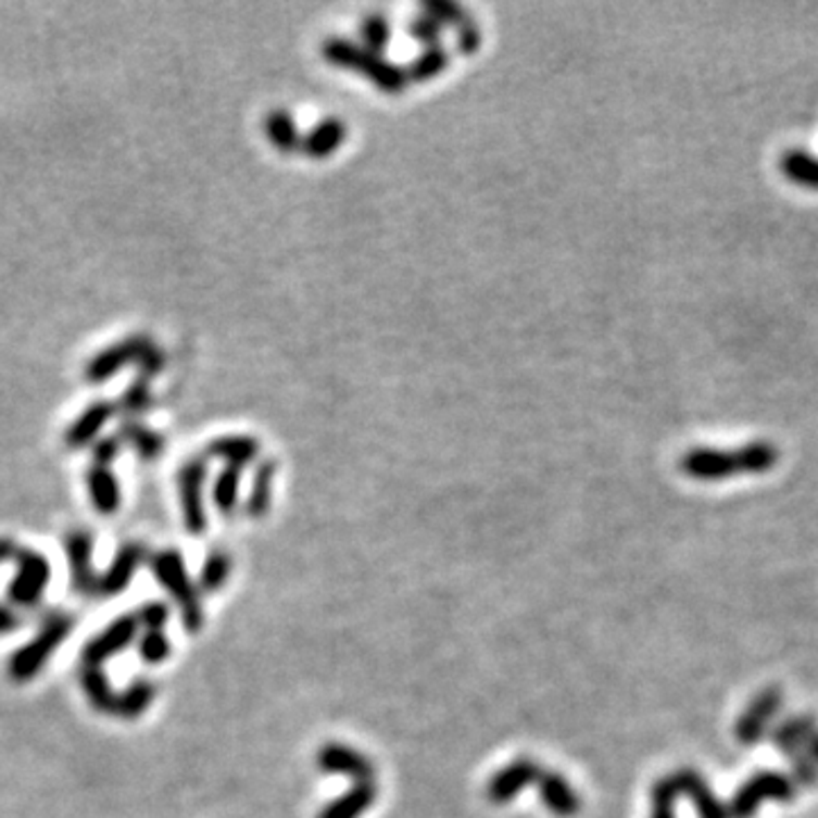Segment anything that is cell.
Wrapping results in <instances>:
<instances>
[{
	"label": "cell",
	"mask_w": 818,
	"mask_h": 818,
	"mask_svg": "<svg viewBox=\"0 0 818 818\" xmlns=\"http://www.w3.org/2000/svg\"><path fill=\"white\" fill-rule=\"evenodd\" d=\"M320 53H324V58L335 66L360 71L362 76H366L370 83H376L387 93H401L410 83L407 68L385 60L382 55L366 51L364 46L355 43L353 39L330 37L320 46Z\"/></svg>",
	"instance_id": "cell-1"
},
{
	"label": "cell",
	"mask_w": 818,
	"mask_h": 818,
	"mask_svg": "<svg viewBox=\"0 0 818 818\" xmlns=\"http://www.w3.org/2000/svg\"><path fill=\"white\" fill-rule=\"evenodd\" d=\"M151 571L160 587H164L171 599L176 601L183 614V626L187 632H201L205 626V612L201 596H198V589L193 587L189 571L185 566V557L178 551H160L151 559Z\"/></svg>",
	"instance_id": "cell-2"
},
{
	"label": "cell",
	"mask_w": 818,
	"mask_h": 818,
	"mask_svg": "<svg viewBox=\"0 0 818 818\" xmlns=\"http://www.w3.org/2000/svg\"><path fill=\"white\" fill-rule=\"evenodd\" d=\"M73 630V618L68 614H51L46 616V621L39 630V634L28 641L26 646L14 651V655L8 662V674L14 682H30L39 676L46 662L51 659L53 651L62 646V641Z\"/></svg>",
	"instance_id": "cell-3"
},
{
	"label": "cell",
	"mask_w": 818,
	"mask_h": 818,
	"mask_svg": "<svg viewBox=\"0 0 818 818\" xmlns=\"http://www.w3.org/2000/svg\"><path fill=\"white\" fill-rule=\"evenodd\" d=\"M798 786L786 773L778 771H759L751 780L743 782L734 798L728 805L730 818H753L762 803L776 801V803H791L798 796Z\"/></svg>",
	"instance_id": "cell-4"
},
{
	"label": "cell",
	"mask_w": 818,
	"mask_h": 818,
	"mask_svg": "<svg viewBox=\"0 0 818 818\" xmlns=\"http://www.w3.org/2000/svg\"><path fill=\"white\" fill-rule=\"evenodd\" d=\"M207 462L201 457H193L185 462L178 470V491H180V507L183 520L189 534L201 537L207 530V509H205V482H207Z\"/></svg>",
	"instance_id": "cell-5"
},
{
	"label": "cell",
	"mask_w": 818,
	"mask_h": 818,
	"mask_svg": "<svg viewBox=\"0 0 818 818\" xmlns=\"http://www.w3.org/2000/svg\"><path fill=\"white\" fill-rule=\"evenodd\" d=\"M14 564L16 576L8 589V599L16 607L30 609L41 601L48 582H51V564L41 553L23 549V545L14 557Z\"/></svg>",
	"instance_id": "cell-6"
},
{
	"label": "cell",
	"mask_w": 818,
	"mask_h": 818,
	"mask_svg": "<svg viewBox=\"0 0 818 818\" xmlns=\"http://www.w3.org/2000/svg\"><path fill=\"white\" fill-rule=\"evenodd\" d=\"M153 343L151 337H143V335H135V337H128L123 339L118 343H112L108 345V349H103L101 353H96L87 366H85V380L89 385H103L108 382L110 378H114L116 374H121L123 368L130 366V364H137L141 360V355L148 351V345Z\"/></svg>",
	"instance_id": "cell-7"
},
{
	"label": "cell",
	"mask_w": 818,
	"mask_h": 818,
	"mask_svg": "<svg viewBox=\"0 0 818 818\" xmlns=\"http://www.w3.org/2000/svg\"><path fill=\"white\" fill-rule=\"evenodd\" d=\"M680 468L689 478L701 480V482H718V480H728L743 474L739 449L723 451V449H707V445L687 451L680 460Z\"/></svg>",
	"instance_id": "cell-8"
},
{
	"label": "cell",
	"mask_w": 818,
	"mask_h": 818,
	"mask_svg": "<svg viewBox=\"0 0 818 818\" xmlns=\"http://www.w3.org/2000/svg\"><path fill=\"white\" fill-rule=\"evenodd\" d=\"M782 705L784 693L778 687L762 689L751 701L746 712L739 716V721L734 726L737 741L743 743V746H755V743H759L768 734V728H771V721L780 714Z\"/></svg>",
	"instance_id": "cell-9"
},
{
	"label": "cell",
	"mask_w": 818,
	"mask_h": 818,
	"mask_svg": "<svg viewBox=\"0 0 818 818\" xmlns=\"http://www.w3.org/2000/svg\"><path fill=\"white\" fill-rule=\"evenodd\" d=\"M139 624L135 614H123L114 624H110L101 634L87 641L83 649V662L85 666H101L121 651H126L130 643L137 639Z\"/></svg>",
	"instance_id": "cell-10"
},
{
	"label": "cell",
	"mask_w": 818,
	"mask_h": 818,
	"mask_svg": "<svg viewBox=\"0 0 818 818\" xmlns=\"http://www.w3.org/2000/svg\"><path fill=\"white\" fill-rule=\"evenodd\" d=\"M68 574H71V587L73 591L83 593V596H91L96 593L98 578L93 576V537L87 530H73L66 534L64 541Z\"/></svg>",
	"instance_id": "cell-11"
},
{
	"label": "cell",
	"mask_w": 818,
	"mask_h": 818,
	"mask_svg": "<svg viewBox=\"0 0 818 818\" xmlns=\"http://www.w3.org/2000/svg\"><path fill=\"white\" fill-rule=\"evenodd\" d=\"M316 764L324 773L345 776L357 784H370L376 778L374 762L349 746H341V743H328V746L320 748Z\"/></svg>",
	"instance_id": "cell-12"
},
{
	"label": "cell",
	"mask_w": 818,
	"mask_h": 818,
	"mask_svg": "<svg viewBox=\"0 0 818 818\" xmlns=\"http://www.w3.org/2000/svg\"><path fill=\"white\" fill-rule=\"evenodd\" d=\"M543 771L534 759H514L505 768H501L495 773L489 784H487V798L493 805H507L512 803L520 791H524L528 784H534Z\"/></svg>",
	"instance_id": "cell-13"
},
{
	"label": "cell",
	"mask_w": 818,
	"mask_h": 818,
	"mask_svg": "<svg viewBox=\"0 0 818 818\" xmlns=\"http://www.w3.org/2000/svg\"><path fill=\"white\" fill-rule=\"evenodd\" d=\"M143 559H146V549L141 543L133 541L123 545V549L116 553V557L112 559L108 571L103 574V578H98V584H96L98 596H118V593L126 591L135 574L139 571V566L143 564Z\"/></svg>",
	"instance_id": "cell-14"
},
{
	"label": "cell",
	"mask_w": 818,
	"mask_h": 818,
	"mask_svg": "<svg viewBox=\"0 0 818 818\" xmlns=\"http://www.w3.org/2000/svg\"><path fill=\"white\" fill-rule=\"evenodd\" d=\"M678 793L691 798L693 807L699 811V818H730L728 805L718 801L707 780L696 771V768H680L671 776Z\"/></svg>",
	"instance_id": "cell-15"
},
{
	"label": "cell",
	"mask_w": 818,
	"mask_h": 818,
	"mask_svg": "<svg viewBox=\"0 0 818 818\" xmlns=\"http://www.w3.org/2000/svg\"><path fill=\"white\" fill-rule=\"evenodd\" d=\"M116 405L110 401H96L91 403L73 424L68 426L64 435V443L73 451H80L85 445H91L101 430L110 424V418L114 416Z\"/></svg>",
	"instance_id": "cell-16"
},
{
	"label": "cell",
	"mask_w": 818,
	"mask_h": 818,
	"mask_svg": "<svg viewBox=\"0 0 818 818\" xmlns=\"http://www.w3.org/2000/svg\"><path fill=\"white\" fill-rule=\"evenodd\" d=\"M345 137H349V128H345V123L341 118L337 116L320 118L307 135H303L301 151L307 158L324 160L339 151V146L343 143Z\"/></svg>",
	"instance_id": "cell-17"
},
{
	"label": "cell",
	"mask_w": 818,
	"mask_h": 818,
	"mask_svg": "<svg viewBox=\"0 0 818 818\" xmlns=\"http://www.w3.org/2000/svg\"><path fill=\"white\" fill-rule=\"evenodd\" d=\"M262 445L251 435H226L207 443V457L226 462V466L243 468L260 457Z\"/></svg>",
	"instance_id": "cell-18"
},
{
	"label": "cell",
	"mask_w": 818,
	"mask_h": 818,
	"mask_svg": "<svg viewBox=\"0 0 818 818\" xmlns=\"http://www.w3.org/2000/svg\"><path fill=\"white\" fill-rule=\"evenodd\" d=\"M818 728L814 721V716L809 714H796L784 718L782 723H778L771 732H768V739L773 741V746L778 753H782L786 759H793L796 755L805 753L803 746L807 737Z\"/></svg>",
	"instance_id": "cell-19"
},
{
	"label": "cell",
	"mask_w": 818,
	"mask_h": 818,
	"mask_svg": "<svg viewBox=\"0 0 818 818\" xmlns=\"http://www.w3.org/2000/svg\"><path fill=\"white\" fill-rule=\"evenodd\" d=\"M539 784V793H541V801L543 805L549 807L555 816L559 818H571L580 811V798L576 789L566 782V778H562L559 773H553V771H545L539 776L537 780Z\"/></svg>",
	"instance_id": "cell-20"
},
{
	"label": "cell",
	"mask_w": 818,
	"mask_h": 818,
	"mask_svg": "<svg viewBox=\"0 0 818 818\" xmlns=\"http://www.w3.org/2000/svg\"><path fill=\"white\" fill-rule=\"evenodd\" d=\"M87 489L89 501L93 503L96 512L103 516H112L121 507V484L112 468L105 466H91L87 474Z\"/></svg>",
	"instance_id": "cell-21"
},
{
	"label": "cell",
	"mask_w": 818,
	"mask_h": 818,
	"mask_svg": "<svg viewBox=\"0 0 818 818\" xmlns=\"http://www.w3.org/2000/svg\"><path fill=\"white\" fill-rule=\"evenodd\" d=\"M116 435H118V439H121L123 443H128L130 449H133L141 460H146V462L158 460V457L162 455V451L166 449V439H164L160 432H155L153 428L143 426L141 420H137V418H126V420H121V426H118V432H116Z\"/></svg>",
	"instance_id": "cell-22"
},
{
	"label": "cell",
	"mask_w": 818,
	"mask_h": 818,
	"mask_svg": "<svg viewBox=\"0 0 818 818\" xmlns=\"http://www.w3.org/2000/svg\"><path fill=\"white\" fill-rule=\"evenodd\" d=\"M782 176L796 187L818 191V158L803 151V148H789L780 155Z\"/></svg>",
	"instance_id": "cell-23"
},
{
	"label": "cell",
	"mask_w": 818,
	"mask_h": 818,
	"mask_svg": "<svg viewBox=\"0 0 818 818\" xmlns=\"http://www.w3.org/2000/svg\"><path fill=\"white\" fill-rule=\"evenodd\" d=\"M376 803V786L370 784H355L351 791L341 793L337 801L320 809L318 818H360Z\"/></svg>",
	"instance_id": "cell-24"
},
{
	"label": "cell",
	"mask_w": 818,
	"mask_h": 818,
	"mask_svg": "<svg viewBox=\"0 0 818 818\" xmlns=\"http://www.w3.org/2000/svg\"><path fill=\"white\" fill-rule=\"evenodd\" d=\"M278 474V462L264 460L257 464L255 476H253V487L251 495L246 501V514L251 518H264L270 509L273 501V480H276Z\"/></svg>",
	"instance_id": "cell-25"
},
{
	"label": "cell",
	"mask_w": 818,
	"mask_h": 818,
	"mask_svg": "<svg viewBox=\"0 0 818 818\" xmlns=\"http://www.w3.org/2000/svg\"><path fill=\"white\" fill-rule=\"evenodd\" d=\"M264 135L280 153L301 151L303 135L299 126H295V118L287 110H273L264 118Z\"/></svg>",
	"instance_id": "cell-26"
},
{
	"label": "cell",
	"mask_w": 818,
	"mask_h": 818,
	"mask_svg": "<svg viewBox=\"0 0 818 818\" xmlns=\"http://www.w3.org/2000/svg\"><path fill=\"white\" fill-rule=\"evenodd\" d=\"M80 684H83L87 701L91 703L96 712H103V714L116 712V693L101 666H85L80 674Z\"/></svg>",
	"instance_id": "cell-27"
},
{
	"label": "cell",
	"mask_w": 818,
	"mask_h": 818,
	"mask_svg": "<svg viewBox=\"0 0 818 818\" xmlns=\"http://www.w3.org/2000/svg\"><path fill=\"white\" fill-rule=\"evenodd\" d=\"M155 701V684L151 680H135L128 689L116 693V716L135 721Z\"/></svg>",
	"instance_id": "cell-28"
},
{
	"label": "cell",
	"mask_w": 818,
	"mask_h": 818,
	"mask_svg": "<svg viewBox=\"0 0 818 818\" xmlns=\"http://www.w3.org/2000/svg\"><path fill=\"white\" fill-rule=\"evenodd\" d=\"M741 453V464H743V474L746 476H762L768 474V470L776 468L780 462V451L773 441H751L739 445Z\"/></svg>",
	"instance_id": "cell-29"
},
{
	"label": "cell",
	"mask_w": 818,
	"mask_h": 818,
	"mask_svg": "<svg viewBox=\"0 0 818 818\" xmlns=\"http://www.w3.org/2000/svg\"><path fill=\"white\" fill-rule=\"evenodd\" d=\"M239 487H241V468L226 466L216 476L212 484V503L221 514H232L239 503Z\"/></svg>",
	"instance_id": "cell-30"
},
{
	"label": "cell",
	"mask_w": 818,
	"mask_h": 818,
	"mask_svg": "<svg viewBox=\"0 0 818 818\" xmlns=\"http://www.w3.org/2000/svg\"><path fill=\"white\" fill-rule=\"evenodd\" d=\"M449 62H451L449 48L441 46V43L426 46V51L420 53V55L407 66V76H410V80H418V83L432 80V78L439 76V73H441L445 66H449Z\"/></svg>",
	"instance_id": "cell-31"
},
{
	"label": "cell",
	"mask_w": 818,
	"mask_h": 818,
	"mask_svg": "<svg viewBox=\"0 0 818 818\" xmlns=\"http://www.w3.org/2000/svg\"><path fill=\"white\" fill-rule=\"evenodd\" d=\"M230 571H232V559L228 553H223V551L210 553L201 571V591L205 593L221 591L223 587H226Z\"/></svg>",
	"instance_id": "cell-32"
},
{
	"label": "cell",
	"mask_w": 818,
	"mask_h": 818,
	"mask_svg": "<svg viewBox=\"0 0 818 818\" xmlns=\"http://www.w3.org/2000/svg\"><path fill=\"white\" fill-rule=\"evenodd\" d=\"M153 405V391H151V380L137 378L126 391L121 393L118 399V410L128 416H139L146 410H151Z\"/></svg>",
	"instance_id": "cell-33"
},
{
	"label": "cell",
	"mask_w": 818,
	"mask_h": 818,
	"mask_svg": "<svg viewBox=\"0 0 818 818\" xmlns=\"http://www.w3.org/2000/svg\"><path fill=\"white\" fill-rule=\"evenodd\" d=\"M360 33H362L366 51L376 53V55H380L391 41V26H389V21L380 14H368L362 21Z\"/></svg>",
	"instance_id": "cell-34"
},
{
	"label": "cell",
	"mask_w": 818,
	"mask_h": 818,
	"mask_svg": "<svg viewBox=\"0 0 818 818\" xmlns=\"http://www.w3.org/2000/svg\"><path fill=\"white\" fill-rule=\"evenodd\" d=\"M678 796H680V793H678L671 776H666L659 782H655V786L651 791V805H653L651 818H676Z\"/></svg>",
	"instance_id": "cell-35"
},
{
	"label": "cell",
	"mask_w": 818,
	"mask_h": 818,
	"mask_svg": "<svg viewBox=\"0 0 818 818\" xmlns=\"http://www.w3.org/2000/svg\"><path fill=\"white\" fill-rule=\"evenodd\" d=\"M424 14H428L430 18H435L439 26H462V23H466L470 16L466 14V10L457 3H451V0H428V3H424Z\"/></svg>",
	"instance_id": "cell-36"
},
{
	"label": "cell",
	"mask_w": 818,
	"mask_h": 818,
	"mask_svg": "<svg viewBox=\"0 0 818 818\" xmlns=\"http://www.w3.org/2000/svg\"><path fill=\"white\" fill-rule=\"evenodd\" d=\"M137 649H139L141 662L162 664L171 655V641L164 632H146L143 637H139Z\"/></svg>",
	"instance_id": "cell-37"
},
{
	"label": "cell",
	"mask_w": 818,
	"mask_h": 818,
	"mask_svg": "<svg viewBox=\"0 0 818 818\" xmlns=\"http://www.w3.org/2000/svg\"><path fill=\"white\" fill-rule=\"evenodd\" d=\"M139 628H146V632H164V626L168 624L171 607L164 601H151L141 605V609L135 614Z\"/></svg>",
	"instance_id": "cell-38"
},
{
	"label": "cell",
	"mask_w": 818,
	"mask_h": 818,
	"mask_svg": "<svg viewBox=\"0 0 818 818\" xmlns=\"http://www.w3.org/2000/svg\"><path fill=\"white\" fill-rule=\"evenodd\" d=\"M789 762H791L789 778L796 782L798 789H811V786L818 784V766L805 753L796 755Z\"/></svg>",
	"instance_id": "cell-39"
},
{
	"label": "cell",
	"mask_w": 818,
	"mask_h": 818,
	"mask_svg": "<svg viewBox=\"0 0 818 818\" xmlns=\"http://www.w3.org/2000/svg\"><path fill=\"white\" fill-rule=\"evenodd\" d=\"M441 33H443V28L439 26V23H437L435 18H430L428 14H420V16L412 18V23H410V35H412L416 41L426 43V46H435V43H439Z\"/></svg>",
	"instance_id": "cell-40"
},
{
	"label": "cell",
	"mask_w": 818,
	"mask_h": 818,
	"mask_svg": "<svg viewBox=\"0 0 818 818\" xmlns=\"http://www.w3.org/2000/svg\"><path fill=\"white\" fill-rule=\"evenodd\" d=\"M121 445H123V441L118 439V435L96 439L93 441V466L110 468V464L121 455Z\"/></svg>",
	"instance_id": "cell-41"
},
{
	"label": "cell",
	"mask_w": 818,
	"mask_h": 818,
	"mask_svg": "<svg viewBox=\"0 0 818 818\" xmlns=\"http://www.w3.org/2000/svg\"><path fill=\"white\" fill-rule=\"evenodd\" d=\"M480 46H482V30L474 18H468L457 28V48L462 53L470 55V53H476Z\"/></svg>",
	"instance_id": "cell-42"
},
{
	"label": "cell",
	"mask_w": 818,
	"mask_h": 818,
	"mask_svg": "<svg viewBox=\"0 0 818 818\" xmlns=\"http://www.w3.org/2000/svg\"><path fill=\"white\" fill-rule=\"evenodd\" d=\"M164 364H166V355L158 349L155 343H151V345H148V351L141 355V360L137 362L139 378H143V380L155 378L160 370L164 368Z\"/></svg>",
	"instance_id": "cell-43"
},
{
	"label": "cell",
	"mask_w": 818,
	"mask_h": 818,
	"mask_svg": "<svg viewBox=\"0 0 818 818\" xmlns=\"http://www.w3.org/2000/svg\"><path fill=\"white\" fill-rule=\"evenodd\" d=\"M18 626H21V616L12 607L0 605V634L14 632Z\"/></svg>",
	"instance_id": "cell-44"
},
{
	"label": "cell",
	"mask_w": 818,
	"mask_h": 818,
	"mask_svg": "<svg viewBox=\"0 0 818 818\" xmlns=\"http://www.w3.org/2000/svg\"><path fill=\"white\" fill-rule=\"evenodd\" d=\"M18 549H21V545H16V541H12L10 537L0 539V562H8V559L14 562Z\"/></svg>",
	"instance_id": "cell-45"
},
{
	"label": "cell",
	"mask_w": 818,
	"mask_h": 818,
	"mask_svg": "<svg viewBox=\"0 0 818 818\" xmlns=\"http://www.w3.org/2000/svg\"><path fill=\"white\" fill-rule=\"evenodd\" d=\"M803 751H805V755L818 766V728L807 737V741H805V746H803Z\"/></svg>",
	"instance_id": "cell-46"
}]
</instances>
